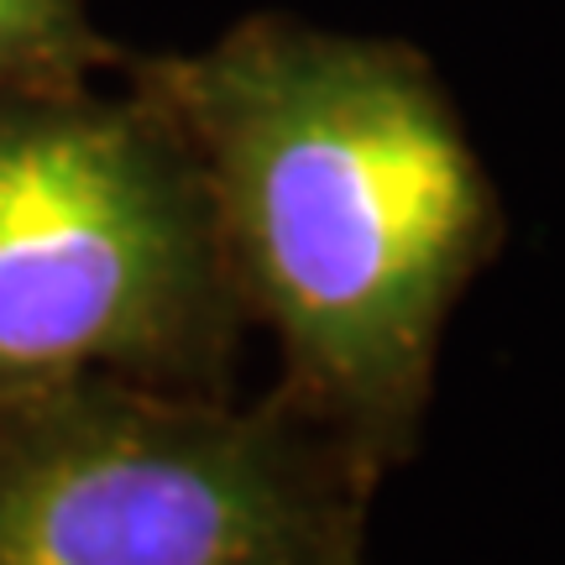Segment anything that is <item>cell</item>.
<instances>
[{"label": "cell", "instance_id": "obj_1", "mask_svg": "<svg viewBox=\"0 0 565 565\" xmlns=\"http://www.w3.org/2000/svg\"><path fill=\"white\" fill-rule=\"evenodd\" d=\"M121 74L179 121L288 398L345 450H387L492 236V189L435 68L404 42L246 17L200 53H126Z\"/></svg>", "mask_w": 565, "mask_h": 565}, {"label": "cell", "instance_id": "obj_2", "mask_svg": "<svg viewBox=\"0 0 565 565\" xmlns=\"http://www.w3.org/2000/svg\"><path fill=\"white\" fill-rule=\"evenodd\" d=\"M236 315L200 162L137 79L0 89V387L210 393Z\"/></svg>", "mask_w": 565, "mask_h": 565}, {"label": "cell", "instance_id": "obj_3", "mask_svg": "<svg viewBox=\"0 0 565 565\" xmlns=\"http://www.w3.org/2000/svg\"><path fill=\"white\" fill-rule=\"evenodd\" d=\"M0 565H351V508L294 398L17 383L0 387Z\"/></svg>", "mask_w": 565, "mask_h": 565}, {"label": "cell", "instance_id": "obj_4", "mask_svg": "<svg viewBox=\"0 0 565 565\" xmlns=\"http://www.w3.org/2000/svg\"><path fill=\"white\" fill-rule=\"evenodd\" d=\"M121 58L89 0H0V89L95 79Z\"/></svg>", "mask_w": 565, "mask_h": 565}]
</instances>
